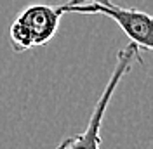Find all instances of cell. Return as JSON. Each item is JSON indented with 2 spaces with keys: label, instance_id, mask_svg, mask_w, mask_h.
<instances>
[{
  "label": "cell",
  "instance_id": "cell-1",
  "mask_svg": "<svg viewBox=\"0 0 153 149\" xmlns=\"http://www.w3.org/2000/svg\"><path fill=\"white\" fill-rule=\"evenodd\" d=\"M136 63H143V59L139 56V47L131 42L129 45H125L124 49L118 50L111 76H110L101 97L96 103L92 114L87 121V127L80 134L66 137L56 149H99V146H101V125H103V118H105V113L108 109V104L111 103V97H113L118 83L122 82V78L132 69V66Z\"/></svg>",
  "mask_w": 153,
  "mask_h": 149
},
{
  "label": "cell",
  "instance_id": "cell-2",
  "mask_svg": "<svg viewBox=\"0 0 153 149\" xmlns=\"http://www.w3.org/2000/svg\"><path fill=\"white\" fill-rule=\"evenodd\" d=\"M63 12H78V14H101L106 18L113 19L118 24V28L129 37V40L136 44L139 49L152 50L153 49V19L148 12L137 9H124L110 4H96V2H85V4H75V5H61Z\"/></svg>",
  "mask_w": 153,
  "mask_h": 149
},
{
  "label": "cell",
  "instance_id": "cell-3",
  "mask_svg": "<svg viewBox=\"0 0 153 149\" xmlns=\"http://www.w3.org/2000/svg\"><path fill=\"white\" fill-rule=\"evenodd\" d=\"M65 16L61 5L33 4L16 16V21L26 30L31 47H44L56 37L61 18Z\"/></svg>",
  "mask_w": 153,
  "mask_h": 149
},
{
  "label": "cell",
  "instance_id": "cell-4",
  "mask_svg": "<svg viewBox=\"0 0 153 149\" xmlns=\"http://www.w3.org/2000/svg\"><path fill=\"white\" fill-rule=\"evenodd\" d=\"M59 5H75V4H85V2H96V4H110L111 0H57Z\"/></svg>",
  "mask_w": 153,
  "mask_h": 149
}]
</instances>
